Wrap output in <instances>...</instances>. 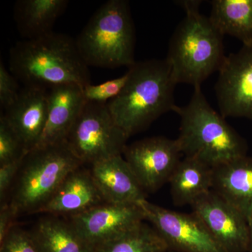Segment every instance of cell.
<instances>
[{
    "mask_svg": "<svg viewBox=\"0 0 252 252\" xmlns=\"http://www.w3.org/2000/svg\"><path fill=\"white\" fill-rule=\"evenodd\" d=\"M9 71L24 86L49 89L63 84L81 88L91 84L89 66L78 51L75 39L52 32L23 39L11 48Z\"/></svg>",
    "mask_w": 252,
    "mask_h": 252,
    "instance_id": "6da1fadb",
    "label": "cell"
},
{
    "mask_svg": "<svg viewBox=\"0 0 252 252\" xmlns=\"http://www.w3.org/2000/svg\"><path fill=\"white\" fill-rule=\"evenodd\" d=\"M127 72L124 90L107 104L118 126L130 137L165 113L178 112L180 107L175 100L177 83L166 60L135 62Z\"/></svg>",
    "mask_w": 252,
    "mask_h": 252,
    "instance_id": "7a4b0ae2",
    "label": "cell"
},
{
    "mask_svg": "<svg viewBox=\"0 0 252 252\" xmlns=\"http://www.w3.org/2000/svg\"><path fill=\"white\" fill-rule=\"evenodd\" d=\"M201 2L177 1L185 10L186 16L172 34L165 59L177 84H190L194 88L219 72L226 57L223 35L209 17L200 14Z\"/></svg>",
    "mask_w": 252,
    "mask_h": 252,
    "instance_id": "3957f363",
    "label": "cell"
},
{
    "mask_svg": "<svg viewBox=\"0 0 252 252\" xmlns=\"http://www.w3.org/2000/svg\"><path fill=\"white\" fill-rule=\"evenodd\" d=\"M177 114L181 124L177 140L185 157L215 167L247 156L246 140L210 105L200 86L194 88L191 99Z\"/></svg>",
    "mask_w": 252,
    "mask_h": 252,
    "instance_id": "277c9868",
    "label": "cell"
},
{
    "mask_svg": "<svg viewBox=\"0 0 252 252\" xmlns=\"http://www.w3.org/2000/svg\"><path fill=\"white\" fill-rule=\"evenodd\" d=\"M135 29L126 0H109L93 15L75 39L88 66L130 67L135 64Z\"/></svg>",
    "mask_w": 252,
    "mask_h": 252,
    "instance_id": "5b68a950",
    "label": "cell"
},
{
    "mask_svg": "<svg viewBox=\"0 0 252 252\" xmlns=\"http://www.w3.org/2000/svg\"><path fill=\"white\" fill-rule=\"evenodd\" d=\"M66 141L28 152L10 204L18 215L39 212L69 174L80 167Z\"/></svg>",
    "mask_w": 252,
    "mask_h": 252,
    "instance_id": "8992f818",
    "label": "cell"
},
{
    "mask_svg": "<svg viewBox=\"0 0 252 252\" xmlns=\"http://www.w3.org/2000/svg\"><path fill=\"white\" fill-rule=\"evenodd\" d=\"M128 138L114 121L107 104L86 102L65 141L80 161L92 165L122 155Z\"/></svg>",
    "mask_w": 252,
    "mask_h": 252,
    "instance_id": "52a82bcc",
    "label": "cell"
},
{
    "mask_svg": "<svg viewBox=\"0 0 252 252\" xmlns=\"http://www.w3.org/2000/svg\"><path fill=\"white\" fill-rule=\"evenodd\" d=\"M144 220H148L169 248L182 252H226L198 217L180 213L147 201L139 202Z\"/></svg>",
    "mask_w": 252,
    "mask_h": 252,
    "instance_id": "ba28073f",
    "label": "cell"
},
{
    "mask_svg": "<svg viewBox=\"0 0 252 252\" xmlns=\"http://www.w3.org/2000/svg\"><path fill=\"white\" fill-rule=\"evenodd\" d=\"M125 159L146 192H154L170 177L180 162L177 139L162 136L148 137L126 146Z\"/></svg>",
    "mask_w": 252,
    "mask_h": 252,
    "instance_id": "9c48e42d",
    "label": "cell"
},
{
    "mask_svg": "<svg viewBox=\"0 0 252 252\" xmlns=\"http://www.w3.org/2000/svg\"><path fill=\"white\" fill-rule=\"evenodd\" d=\"M215 89L224 118L252 120V44L225 57Z\"/></svg>",
    "mask_w": 252,
    "mask_h": 252,
    "instance_id": "30bf717a",
    "label": "cell"
},
{
    "mask_svg": "<svg viewBox=\"0 0 252 252\" xmlns=\"http://www.w3.org/2000/svg\"><path fill=\"white\" fill-rule=\"evenodd\" d=\"M190 207L192 213L203 222L225 252L248 251V219L235 207L212 190Z\"/></svg>",
    "mask_w": 252,
    "mask_h": 252,
    "instance_id": "8fae6325",
    "label": "cell"
},
{
    "mask_svg": "<svg viewBox=\"0 0 252 252\" xmlns=\"http://www.w3.org/2000/svg\"><path fill=\"white\" fill-rule=\"evenodd\" d=\"M70 219L69 222L77 233L94 250L145 220L137 204L110 203L101 204Z\"/></svg>",
    "mask_w": 252,
    "mask_h": 252,
    "instance_id": "7c38bea8",
    "label": "cell"
},
{
    "mask_svg": "<svg viewBox=\"0 0 252 252\" xmlns=\"http://www.w3.org/2000/svg\"><path fill=\"white\" fill-rule=\"evenodd\" d=\"M49 89L24 86L17 98L1 115L16 132L28 152L35 148L45 128Z\"/></svg>",
    "mask_w": 252,
    "mask_h": 252,
    "instance_id": "4fadbf2b",
    "label": "cell"
},
{
    "mask_svg": "<svg viewBox=\"0 0 252 252\" xmlns=\"http://www.w3.org/2000/svg\"><path fill=\"white\" fill-rule=\"evenodd\" d=\"M90 171L107 203L137 204L147 200V192L122 155L94 162Z\"/></svg>",
    "mask_w": 252,
    "mask_h": 252,
    "instance_id": "5bb4252c",
    "label": "cell"
},
{
    "mask_svg": "<svg viewBox=\"0 0 252 252\" xmlns=\"http://www.w3.org/2000/svg\"><path fill=\"white\" fill-rule=\"evenodd\" d=\"M86 102L81 86L63 84L50 88L47 121L35 148L65 141Z\"/></svg>",
    "mask_w": 252,
    "mask_h": 252,
    "instance_id": "9a60e30c",
    "label": "cell"
},
{
    "mask_svg": "<svg viewBox=\"0 0 252 252\" xmlns=\"http://www.w3.org/2000/svg\"><path fill=\"white\" fill-rule=\"evenodd\" d=\"M104 203L91 171L80 167L66 177L39 212L72 217Z\"/></svg>",
    "mask_w": 252,
    "mask_h": 252,
    "instance_id": "2e32d148",
    "label": "cell"
},
{
    "mask_svg": "<svg viewBox=\"0 0 252 252\" xmlns=\"http://www.w3.org/2000/svg\"><path fill=\"white\" fill-rule=\"evenodd\" d=\"M212 190L248 219L252 212V158L245 156L213 167Z\"/></svg>",
    "mask_w": 252,
    "mask_h": 252,
    "instance_id": "e0dca14e",
    "label": "cell"
},
{
    "mask_svg": "<svg viewBox=\"0 0 252 252\" xmlns=\"http://www.w3.org/2000/svg\"><path fill=\"white\" fill-rule=\"evenodd\" d=\"M170 193L177 206L191 205L212 190L213 167L193 158L185 157L170 177Z\"/></svg>",
    "mask_w": 252,
    "mask_h": 252,
    "instance_id": "ac0fdd59",
    "label": "cell"
},
{
    "mask_svg": "<svg viewBox=\"0 0 252 252\" xmlns=\"http://www.w3.org/2000/svg\"><path fill=\"white\" fill-rule=\"evenodd\" d=\"M68 3L67 0H18L14 17L20 35L23 39H34L52 32Z\"/></svg>",
    "mask_w": 252,
    "mask_h": 252,
    "instance_id": "d6986e66",
    "label": "cell"
},
{
    "mask_svg": "<svg viewBox=\"0 0 252 252\" xmlns=\"http://www.w3.org/2000/svg\"><path fill=\"white\" fill-rule=\"evenodd\" d=\"M211 6L209 18L223 36L252 44V0H213Z\"/></svg>",
    "mask_w": 252,
    "mask_h": 252,
    "instance_id": "ffe728a7",
    "label": "cell"
},
{
    "mask_svg": "<svg viewBox=\"0 0 252 252\" xmlns=\"http://www.w3.org/2000/svg\"><path fill=\"white\" fill-rule=\"evenodd\" d=\"M32 233L42 252H94L70 222L56 218L43 219Z\"/></svg>",
    "mask_w": 252,
    "mask_h": 252,
    "instance_id": "44dd1931",
    "label": "cell"
},
{
    "mask_svg": "<svg viewBox=\"0 0 252 252\" xmlns=\"http://www.w3.org/2000/svg\"><path fill=\"white\" fill-rule=\"evenodd\" d=\"M168 245L155 228L143 223L94 249V252H166Z\"/></svg>",
    "mask_w": 252,
    "mask_h": 252,
    "instance_id": "7402d4cb",
    "label": "cell"
},
{
    "mask_svg": "<svg viewBox=\"0 0 252 252\" xmlns=\"http://www.w3.org/2000/svg\"><path fill=\"white\" fill-rule=\"evenodd\" d=\"M28 151L2 115L0 117V165L27 155Z\"/></svg>",
    "mask_w": 252,
    "mask_h": 252,
    "instance_id": "603a6c76",
    "label": "cell"
},
{
    "mask_svg": "<svg viewBox=\"0 0 252 252\" xmlns=\"http://www.w3.org/2000/svg\"><path fill=\"white\" fill-rule=\"evenodd\" d=\"M128 78L129 73L127 72L122 77L104 81L98 85L88 84L82 88L86 102L107 104L122 92L128 81Z\"/></svg>",
    "mask_w": 252,
    "mask_h": 252,
    "instance_id": "cb8c5ba5",
    "label": "cell"
},
{
    "mask_svg": "<svg viewBox=\"0 0 252 252\" xmlns=\"http://www.w3.org/2000/svg\"><path fill=\"white\" fill-rule=\"evenodd\" d=\"M0 252H42L32 233L13 227L0 243Z\"/></svg>",
    "mask_w": 252,
    "mask_h": 252,
    "instance_id": "d4e9b609",
    "label": "cell"
},
{
    "mask_svg": "<svg viewBox=\"0 0 252 252\" xmlns=\"http://www.w3.org/2000/svg\"><path fill=\"white\" fill-rule=\"evenodd\" d=\"M21 89L18 81L8 71L2 63L0 64V105L6 109L17 98Z\"/></svg>",
    "mask_w": 252,
    "mask_h": 252,
    "instance_id": "484cf974",
    "label": "cell"
},
{
    "mask_svg": "<svg viewBox=\"0 0 252 252\" xmlns=\"http://www.w3.org/2000/svg\"><path fill=\"white\" fill-rule=\"evenodd\" d=\"M26 157L0 165V197L1 201L12 185L15 177L21 170Z\"/></svg>",
    "mask_w": 252,
    "mask_h": 252,
    "instance_id": "4316f807",
    "label": "cell"
},
{
    "mask_svg": "<svg viewBox=\"0 0 252 252\" xmlns=\"http://www.w3.org/2000/svg\"><path fill=\"white\" fill-rule=\"evenodd\" d=\"M18 215L16 209L10 203L1 205L0 212V243L6 238L10 230L14 226L15 217Z\"/></svg>",
    "mask_w": 252,
    "mask_h": 252,
    "instance_id": "83f0119b",
    "label": "cell"
},
{
    "mask_svg": "<svg viewBox=\"0 0 252 252\" xmlns=\"http://www.w3.org/2000/svg\"><path fill=\"white\" fill-rule=\"evenodd\" d=\"M249 227V251L252 252V212L248 217Z\"/></svg>",
    "mask_w": 252,
    "mask_h": 252,
    "instance_id": "f1b7e54d",
    "label": "cell"
}]
</instances>
